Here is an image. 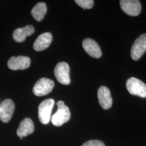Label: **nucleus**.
I'll use <instances>...</instances> for the list:
<instances>
[{"instance_id": "16", "label": "nucleus", "mask_w": 146, "mask_h": 146, "mask_svg": "<svg viewBox=\"0 0 146 146\" xmlns=\"http://www.w3.org/2000/svg\"><path fill=\"white\" fill-rule=\"evenodd\" d=\"M75 2L84 9H91L94 5L93 0H75Z\"/></svg>"}, {"instance_id": "9", "label": "nucleus", "mask_w": 146, "mask_h": 146, "mask_svg": "<svg viewBox=\"0 0 146 146\" xmlns=\"http://www.w3.org/2000/svg\"><path fill=\"white\" fill-rule=\"evenodd\" d=\"M31 63V58L25 56H13L8 62V67L13 70H24L29 68Z\"/></svg>"}, {"instance_id": "14", "label": "nucleus", "mask_w": 146, "mask_h": 146, "mask_svg": "<svg viewBox=\"0 0 146 146\" xmlns=\"http://www.w3.org/2000/svg\"><path fill=\"white\" fill-rule=\"evenodd\" d=\"M34 131V125L30 118L22 120L17 130V135L20 137H24L31 134Z\"/></svg>"}, {"instance_id": "17", "label": "nucleus", "mask_w": 146, "mask_h": 146, "mask_svg": "<svg viewBox=\"0 0 146 146\" xmlns=\"http://www.w3.org/2000/svg\"><path fill=\"white\" fill-rule=\"evenodd\" d=\"M81 146H106L104 143L102 141L94 140H89L85 142Z\"/></svg>"}, {"instance_id": "7", "label": "nucleus", "mask_w": 146, "mask_h": 146, "mask_svg": "<svg viewBox=\"0 0 146 146\" xmlns=\"http://www.w3.org/2000/svg\"><path fill=\"white\" fill-rule=\"evenodd\" d=\"M120 4L122 11L128 15L136 16L141 12V3L138 0H121Z\"/></svg>"}, {"instance_id": "15", "label": "nucleus", "mask_w": 146, "mask_h": 146, "mask_svg": "<svg viewBox=\"0 0 146 146\" xmlns=\"http://www.w3.org/2000/svg\"><path fill=\"white\" fill-rule=\"evenodd\" d=\"M47 5L44 2L37 3L31 11V15L36 21H42L47 13Z\"/></svg>"}, {"instance_id": "10", "label": "nucleus", "mask_w": 146, "mask_h": 146, "mask_svg": "<svg viewBox=\"0 0 146 146\" xmlns=\"http://www.w3.org/2000/svg\"><path fill=\"white\" fill-rule=\"evenodd\" d=\"M84 50L92 58H99L102 55V52L98 43L92 38L84 39L82 42Z\"/></svg>"}, {"instance_id": "18", "label": "nucleus", "mask_w": 146, "mask_h": 146, "mask_svg": "<svg viewBox=\"0 0 146 146\" xmlns=\"http://www.w3.org/2000/svg\"><path fill=\"white\" fill-rule=\"evenodd\" d=\"M22 139H23L22 137H20V139H21V140H22Z\"/></svg>"}, {"instance_id": "13", "label": "nucleus", "mask_w": 146, "mask_h": 146, "mask_svg": "<svg viewBox=\"0 0 146 146\" xmlns=\"http://www.w3.org/2000/svg\"><path fill=\"white\" fill-rule=\"evenodd\" d=\"M35 31L34 27L32 25H28L25 27L15 29L13 34L14 40L17 42L25 41L27 36H29L34 34Z\"/></svg>"}, {"instance_id": "8", "label": "nucleus", "mask_w": 146, "mask_h": 146, "mask_svg": "<svg viewBox=\"0 0 146 146\" xmlns=\"http://www.w3.org/2000/svg\"><path fill=\"white\" fill-rule=\"evenodd\" d=\"M15 104L9 99L4 100L0 107V120L3 123L10 121L15 110Z\"/></svg>"}, {"instance_id": "4", "label": "nucleus", "mask_w": 146, "mask_h": 146, "mask_svg": "<svg viewBox=\"0 0 146 146\" xmlns=\"http://www.w3.org/2000/svg\"><path fill=\"white\" fill-rule=\"evenodd\" d=\"M54 81L49 78H43L35 84L33 92L37 96H42L50 93L54 87Z\"/></svg>"}, {"instance_id": "6", "label": "nucleus", "mask_w": 146, "mask_h": 146, "mask_svg": "<svg viewBox=\"0 0 146 146\" xmlns=\"http://www.w3.org/2000/svg\"><path fill=\"white\" fill-rule=\"evenodd\" d=\"M146 51V33L143 34L136 39L131 50V57L133 60H139Z\"/></svg>"}, {"instance_id": "3", "label": "nucleus", "mask_w": 146, "mask_h": 146, "mask_svg": "<svg viewBox=\"0 0 146 146\" xmlns=\"http://www.w3.org/2000/svg\"><path fill=\"white\" fill-rule=\"evenodd\" d=\"M126 87L131 95L146 98V84L140 80L135 78H129L126 83Z\"/></svg>"}, {"instance_id": "11", "label": "nucleus", "mask_w": 146, "mask_h": 146, "mask_svg": "<svg viewBox=\"0 0 146 146\" xmlns=\"http://www.w3.org/2000/svg\"><path fill=\"white\" fill-rule=\"evenodd\" d=\"M100 104L104 110H108L111 107L113 100L110 89L105 86L100 87L98 92Z\"/></svg>"}, {"instance_id": "5", "label": "nucleus", "mask_w": 146, "mask_h": 146, "mask_svg": "<svg viewBox=\"0 0 146 146\" xmlns=\"http://www.w3.org/2000/svg\"><path fill=\"white\" fill-rule=\"evenodd\" d=\"M69 72V66L65 62L58 63L54 71L58 82L64 85H68L70 83Z\"/></svg>"}, {"instance_id": "12", "label": "nucleus", "mask_w": 146, "mask_h": 146, "mask_svg": "<svg viewBox=\"0 0 146 146\" xmlns=\"http://www.w3.org/2000/svg\"><path fill=\"white\" fill-rule=\"evenodd\" d=\"M52 40V35L50 33H44L37 38L34 43L33 48L37 52L42 51L49 47Z\"/></svg>"}, {"instance_id": "2", "label": "nucleus", "mask_w": 146, "mask_h": 146, "mask_svg": "<svg viewBox=\"0 0 146 146\" xmlns=\"http://www.w3.org/2000/svg\"><path fill=\"white\" fill-rule=\"evenodd\" d=\"M54 104L55 101L54 100L48 99L42 101L39 105L38 108V119L42 124L47 125L49 123Z\"/></svg>"}, {"instance_id": "1", "label": "nucleus", "mask_w": 146, "mask_h": 146, "mask_svg": "<svg viewBox=\"0 0 146 146\" xmlns=\"http://www.w3.org/2000/svg\"><path fill=\"white\" fill-rule=\"evenodd\" d=\"M57 106L58 110L52 115V122L54 125L60 127L69 120L70 118V111L62 101H58Z\"/></svg>"}]
</instances>
